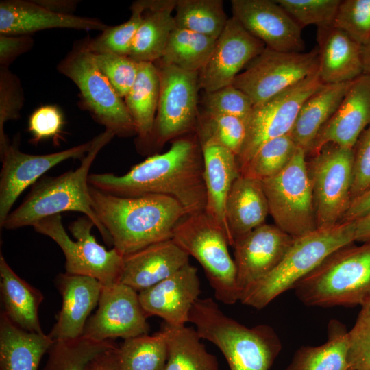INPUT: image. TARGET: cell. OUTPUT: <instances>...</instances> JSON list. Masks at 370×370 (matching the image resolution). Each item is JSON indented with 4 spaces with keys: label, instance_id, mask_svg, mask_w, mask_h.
I'll return each mask as SVG.
<instances>
[{
    "label": "cell",
    "instance_id": "5b68a950",
    "mask_svg": "<svg viewBox=\"0 0 370 370\" xmlns=\"http://www.w3.org/2000/svg\"><path fill=\"white\" fill-rule=\"evenodd\" d=\"M355 243L354 221L317 229L294 238L286 254L269 274L246 291L240 301L262 309L295 286L337 249Z\"/></svg>",
    "mask_w": 370,
    "mask_h": 370
},
{
    "label": "cell",
    "instance_id": "7c38bea8",
    "mask_svg": "<svg viewBox=\"0 0 370 370\" xmlns=\"http://www.w3.org/2000/svg\"><path fill=\"white\" fill-rule=\"evenodd\" d=\"M317 47L308 52L279 51L265 47L234 79L254 107L317 73Z\"/></svg>",
    "mask_w": 370,
    "mask_h": 370
},
{
    "label": "cell",
    "instance_id": "e0dca14e",
    "mask_svg": "<svg viewBox=\"0 0 370 370\" xmlns=\"http://www.w3.org/2000/svg\"><path fill=\"white\" fill-rule=\"evenodd\" d=\"M265 47L234 18H229L208 61L199 72V88L210 92L232 85L246 65Z\"/></svg>",
    "mask_w": 370,
    "mask_h": 370
},
{
    "label": "cell",
    "instance_id": "6f0895ef",
    "mask_svg": "<svg viewBox=\"0 0 370 370\" xmlns=\"http://www.w3.org/2000/svg\"><path fill=\"white\" fill-rule=\"evenodd\" d=\"M365 315H370V293L361 306L360 313Z\"/></svg>",
    "mask_w": 370,
    "mask_h": 370
},
{
    "label": "cell",
    "instance_id": "816d5d0a",
    "mask_svg": "<svg viewBox=\"0 0 370 370\" xmlns=\"http://www.w3.org/2000/svg\"><path fill=\"white\" fill-rule=\"evenodd\" d=\"M370 212V188L352 201L341 222L355 221Z\"/></svg>",
    "mask_w": 370,
    "mask_h": 370
},
{
    "label": "cell",
    "instance_id": "8992f818",
    "mask_svg": "<svg viewBox=\"0 0 370 370\" xmlns=\"http://www.w3.org/2000/svg\"><path fill=\"white\" fill-rule=\"evenodd\" d=\"M294 289L307 306H362L370 293V242L337 249Z\"/></svg>",
    "mask_w": 370,
    "mask_h": 370
},
{
    "label": "cell",
    "instance_id": "cb8c5ba5",
    "mask_svg": "<svg viewBox=\"0 0 370 370\" xmlns=\"http://www.w3.org/2000/svg\"><path fill=\"white\" fill-rule=\"evenodd\" d=\"M189 257L172 239L152 244L123 256L119 282L139 293L190 263Z\"/></svg>",
    "mask_w": 370,
    "mask_h": 370
},
{
    "label": "cell",
    "instance_id": "44dd1931",
    "mask_svg": "<svg viewBox=\"0 0 370 370\" xmlns=\"http://www.w3.org/2000/svg\"><path fill=\"white\" fill-rule=\"evenodd\" d=\"M200 282L197 269L187 264L156 285L138 293L146 316H157L171 326L189 322L191 309L199 298Z\"/></svg>",
    "mask_w": 370,
    "mask_h": 370
},
{
    "label": "cell",
    "instance_id": "ac0fdd59",
    "mask_svg": "<svg viewBox=\"0 0 370 370\" xmlns=\"http://www.w3.org/2000/svg\"><path fill=\"white\" fill-rule=\"evenodd\" d=\"M232 17L271 49L303 52L302 28L272 0H232Z\"/></svg>",
    "mask_w": 370,
    "mask_h": 370
},
{
    "label": "cell",
    "instance_id": "60d3db41",
    "mask_svg": "<svg viewBox=\"0 0 370 370\" xmlns=\"http://www.w3.org/2000/svg\"><path fill=\"white\" fill-rule=\"evenodd\" d=\"M195 132L214 140L237 157L246 137V123L236 116L204 112L199 115Z\"/></svg>",
    "mask_w": 370,
    "mask_h": 370
},
{
    "label": "cell",
    "instance_id": "484cf974",
    "mask_svg": "<svg viewBox=\"0 0 370 370\" xmlns=\"http://www.w3.org/2000/svg\"><path fill=\"white\" fill-rule=\"evenodd\" d=\"M318 75L323 84L351 82L363 73L361 46L332 25L317 27Z\"/></svg>",
    "mask_w": 370,
    "mask_h": 370
},
{
    "label": "cell",
    "instance_id": "ffe728a7",
    "mask_svg": "<svg viewBox=\"0 0 370 370\" xmlns=\"http://www.w3.org/2000/svg\"><path fill=\"white\" fill-rule=\"evenodd\" d=\"M369 125L370 75L362 73L351 82L341 103L317 134L308 154L313 156L330 144L353 149Z\"/></svg>",
    "mask_w": 370,
    "mask_h": 370
},
{
    "label": "cell",
    "instance_id": "74e56055",
    "mask_svg": "<svg viewBox=\"0 0 370 370\" xmlns=\"http://www.w3.org/2000/svg\"><path fill=\"white\" fill-rule=\"evenodd\" d=\"M118 345L112 340L96 341L84 336L54 341L43 370H86L99 354Z\"/></svg>",
    "mask_w": 370,
    "mask_h": 370
},
{
    "label": "cell",
    "instance_id": "7a4b0ae2",
    "mask_svg": "<svg viewBox=\"0 0 370 370\" xmlns=\"http://www.w3.org/2000/svg\"><path fill=\"white\" fill-rule=\"evenodd\" d=\"M90 195L113 247L123 256L171 239L176 225L188 215L180 202L166 195L121 197L90 185Z\"/></svg>",
    "mask_w": 370,
    "mask_h": 370
},
{
    "label": "cell",
    "instance_id": "e575fe53",
    "mask_svg": "<svg viewBox=\"0 0 370 370\" xmlns=\"http://www.w3.org/2000/svg\"><path fill=\"white\" fill-rule=\"evenodd\" d=\"M216 41L211 37L175 27L158 62L185 71L199 72L208 61Z\"/></svg>",
    "mask_w": 370,
    "mask_h": 370
},
{
    "label": "cell",
    "instance_id": "8fae6325",
    "mask_svg": "<svg viewBox=\"0 0 370 370\" xmlns=\"http://www.w3.org/2000/svg\"><path fill=\"white\" fill-rule=\"evenodd\" d=\"M307 161L317 229L341 222L352 201L354 148L330 144Z\"/></svg>",
    "mask_w": 370,
    "mask_h": 370
},
{
    "label": "cell",
    "instance_id": "f5cc1de1",
    "mask_svg": "<svg viewBox=\"0 0 370 370\" xmlns=\"http://www.w3.org/2000/svg\"><path fill=\"white\" fill-rule=\"evenodd\" d=\"M118 347L99 354L90 362L86 370H119Z\"/></svg>",
    "mask_w": 370,
    "mask_h": 370
},
{
    "label": "cell",
    "instance_id": "9c48e42d",
    "mask_svg": "<svg viewBox=\"0 0 370 370\" xmlns=\"http://www.w3.org/2000/svg\"><path fill=\"white\" fill-rule=\"evenodd\" d=\"M92 221L87 217L72 222L69 229L73 241L64 229L60 214L44 218L32 227L38 233L55 241L66 259V273L97 279L103 286L119 282L123 256L115 248L108 250L99 244L91 233Z\"/></svg>",
    "mask_w": 370,
    "mask_h": 370
},
{
    "label": "cell",
    "instance_id": "f6af8a7d",
    "mask_svg": "<svg viewBox=\"0 0 370 370\" xmlns=\"http://www.w3.org/2000/svg\"><path fill=\"white\" fill-rule=\"evenodd\" d=\"M203 101L205 112L236 116L245 123L254 109L250 98L232 84L206 92Z\"/></svg>",
    "mask_w": 370,
    "mask_h": 370
},
{
    "label": "cell",
    "instance_id": "ba28073f",
    "mask_svg": "<svg viewBox=\"0 0 370 370\" xmlns=\"http://www.w3.org/2000/svg\"><path fill=\"white\" fill-rule=\"evenodd\" d=\"M57 69L75 84L84 108L106 130L121 137L136 134L125 101L99 69L86 38L74 44Z\"/></svg>",
    "mask_w": 370,
    "mask_h": 370
},
{
    "label": "cell",
    "instance_id": "f546056e",
    "mask_svg": "<svg viewBox=\"0 0 370 370\" xmlns=\"http://www.w3.org/2000/svg\"><path fill=\"white\" fill-rule=\"evenodd\" d=\"M49 334L25 331L0 316V370H38L53 343Z\"/></svg>",
    "mask_w": 370,
    "mask_h": 370
},
{
    "label": "cell",
    "instance_id": "1f68e13d",
    "mask_svg": "<svg viewBox=\"0 0 370 370\" xmlns=\"http://www.w3.org/2000/svg\"><path fill=\"white\" fill-rule=\"evenodd\" d=\"M160 95V79L154 63L140 62L137 77L125 97L138 141L151 143Z\"/></svg>",
    "mask_w": 370,
    "mask_h": 370
},
{
    "label": "cell",
    "instance_id": "ab89813d",
    "mask_svg": "<svg viewBox=\"0 0 370 370\" xmlns=\"http://www.w3.org/2000/svg\"><path fill=\"white\" fill-rule=\"evenodd\" d=\"M130 18L122 24L108 26L95 38H86L87 46L93 53H114L129 56L135 34L147 10L145 0L134 1Z\"/></svg>",
    "mask_w": 370,
    "mask_h": 370
},
{
    "label": "cell",
    "instance_id": "52a82bcc",
    "mask_svg": "<svg viewBox=\"0 0 370 370\" xmlns=\"http://www.w3.org/2000/svg\"><path fill=\"white\" fill-rule=\"evenodd\" d=\"M201 265L215 298L225 304L239 301L236 269L223 228L205 211L186 215L171 238Z\"/></svg>",
    "mask_w": 370,
    "mask_h": 370
},
{
    "label": "cell",
    "instance_id": "f35d334b",
    "mask_svg": "<svg viewBox=\"0 0 370 370\" xmlns=\"http://www.w3.org/2000/svg\"><path fill=\"white\" fill-rule=\"evenodd\" d=\"M298 147L290 134L262 145L240 170V175L259 181L279 173L289 162Z\"/></svg>",
    "mask_w": 370,
    "mask_h": 370
},
{
    "label": "cell",
    "instance_id": "7dc6e473",
    "mask_svg": "<svg viewBox=\"0 0 370 370\" xmlns=\"http://www.w3.org/2000/svg\"><path fill=\"white\" fill-rule=\"evenodd\" d=\"M349 370H370V315L359 314L348 331Z\"/></svg>",
    "mask_w": 370,
    "mask_h": 370
},
{
    "label": "cell",
    "instance_id": "9a60e30c",
    "mask_svg": "<svg viewBox=\"0 0 370 370\" xmlns=\"http://www.w3.org/2000/svg\"><path fill=\"white\" fill-rule=\"evenodd\" d=\"M92 140L65 150L44 154L23 153L5 135L0 138L2 163L0 173V227L11 212L21 193L47 171L69 159H82L90 150Z\"/></svg>",
    "mask_w": 370,
    "mask_h": 370
},
{
    "label": "cell",
    "instance_id": "4316f807",
    "mask_svg": "<svg viewBox=\"0 0 370 370\" xmlns=\"http://www.w3.org/2000/svg\"><path fill=\"white\" fill-rule=\"evenodd\" d=\"M269 206L261 181L240 175L234 182L225 204V219L234 241L265 223Z\"/></svg>",
    "mask_w": 370,
    "mask_h": 370
},
{
    "label": "cell",
    "instance_id": "5bb4252c",
    "mask_svg": "<svg viewBox=\"0 0 370 370\" xmlns=\"http://www.w3.org/2000/svg\"><path fill=\"white\" fill-rule=\"evenodd\" d=\"M323 85L317 73L254 107L237 156L239 171L264 143L290 134L304 101Z\"/></svg>",
    "mask_w": 370,
    "mask_h": 370
},
{
    "label": "cell",
    "instance_id": "603a6c76",
    "mask_svg": "<svg viewBox=\"0 0 370 370\" xmlns=\"http://www.w3.org/2000/svg\"><path fill=\"white\" fill-rule=\"evenodd\" d=\"M108 27L98 18L52 12L34 0H3L0 2V34L29 35L52 28L103 32Z\"/></svg>",
    "mask_w": 370,
    "mask_h": 370
},
{
    "label": "cell",
    "instance_id": "d6986e66",
    "mask_svg": "<svg viewBox=\"0 0 370 370\" xmlns=\"http://www.w3.org/2000/svg\"><path fill=\"white\" fill-rule=\"evenodd\" d=\"M293 241L275 224L264 223L234 241L232 247L239 300L246 291L276 267Z\"/></svg>",
    "mask_w": 370,
    "mask_h": 370
},
{
    "label": "cell",
    "instance_id": "f907efd6",
    "mask_svg": "<svg viewBox=\"0 0 370 370\" xmlns=\"http://www.w3.org/2000/svg\"><path fill=\"white\" fill-rule=\"evenodd\" d=\"M34 45L29 35L0 34V66L8 67L20 55L29 51Z\"/></svg>",
    "mask_w": 370,
    "mask_h": 370
},
{
    "label": "cell",
    "instance_id": "83f0119b",
    "mask_svg": "<svg viewBox=\"0 0 370 370\" xmlns=\"http://www.w3.org/2000/svg\"><path fill=\"white\" fill-rule=\"evenodd\" d=\"M0 290L3 313L16 325L30 332L42 334L38 308L43 295L20 278L0 256Z\"/></svg>",
    "mask_w": 370,
    "mask_h": 370
},
{
    "label": "cell",
    "instance_id": "277c9868",
    "mask_svg": "<svg viewBox=\"0 0 370 370\" xmlns=\"http://www.w3.org/2000/svg\"><path fill=\"white\" fill-rule=\"evenodd\" d=\"M189 322L195 325L201 339L219 348L230 370H271L282 349L281 341L272 327H247L224 314L211 298L197 300Z\"/></svg>",
    "mask_w": 370,
    "mask_h": 370
},
{
    "label": "cell",
    "instance_id": "7402d4cb",
    "mask_svg": "<svg viewBox=\"0 0 370 370\" xmlns=\"http://www.w3.org/2000/svg\"><path fill=\"white\" fill-rule=\"evenodd\" d=\"M55 283L62 306L48 334L53 341L79 338L90 312L98 305L103 285L94 278L67 273H59Z\"/></svg>",
    "mask_w": 370,
    "mask_h": 370
},
{
    "label": "cell",
    "instance_id": "d6a6232c",
    "mask_svg": "<svg viewBox=\"0 0 370 370\" xmlns=\"http://www.w3.org/2000/svg\"><path fill=\"white\" fill-rule=\"evenodd\" d=\"M348 331L339 321L328 325L327 341L318 346H302L286 370H349Z\"/></svg>",
    "mask_w": 370,
    "mask_h": 370
},
{
    "label": "cell",
    "instance_id": "7bdbcfd3",
    "mask_svg": "<svg viewBox=\"0 0 370 370\" xmlns=\"http://www.w3.org/2000/svg\"><path fill=\"white\" fill-rule=\"evenodd\" d=\"M301 27L332 25L341 0H275Z\"/></svg>",
    "mask_w": 370,
    "mask_h": 370
},
{
    "label": "cell",
    "instance_id": "f1b7e54d",
    "mask_svg": "<svg viewBox=\"0 0 370 370\" xmlns=\"http://www.w3.org/2000/svg\"><path fill=\"white\" fill-rule=\"evenodd\" d=\"M176 1L146 0L147 12L134 38L129 55L131 58L138 62L155 63L162 58L175 27L172 13Z\"/></svg>",
    "mask_w": 370,
    "mask_h": 370
},
{
    "label": "cell",
    "instance_id": "30bf717a",
    "mask_svg": "<svg viewBox=\"0 0 370 370\" xmlns=\"http://www.w3.org/2000/svg\"><path fill=\"white\" fill-rule=\"evenodd\" d=\"M306 156L297 147L279 173L261 181L275 225L294 238L317 229Z\"/></svg>",
    "mask_w": 370,
    "mask_h": 370
},
{
    "label": "cell",
    "instance_id": "4fadbf2b",
    "mask_svg": "<svg viewBox=\"0 0 370 370\" xmlns=\"http://www.w3.org/2000/svg\"><path fill=\"white\" fill-rule=\"evenodd\" d=\"M160 79V95L151 143L156 147L195 132L199 121V72L154 63Z\"/></svg>",
    "mask_w": 370,
    "mask_h": 370
},
{
    "label": "cell",
    "instance_id": "8d00e7d4",
    "mask_svg": "<svg viewBox=\"0 0 370 370\" xmlns=\"http://www.w3.org/2000/svg\"><path fill=\"white\" fill-rule=\"evenodd\" d=\"M166 358V337L162 329L152 335L124 340L118 347L119 370H164Z\"/></svg>",
    "mask_w": 370,
    "mask_h": 370
},
{
    "label": "cell",
    "instance_id": "11a10c76",
    "mask_svg": "<svg viewBox=\"0 0 370 370\" xmlns=\"http://www.w3.org/2000/svg\"><path fill=\"white\" fill-rule=\"evenodd\" d=\"M353 221L355 227V242H370V212Z\"/></svg>",
    "mask_w": 370,
    "mask_h": 370
},
{
    "label": "cell",
    "instance_id": "4dcf8cb0",
    "mask_svg": "<svg viewBox=\"0 0 370 370\" xmlns=\"http://www.w3.org/2000/svg\"><path fill=\"white\" fill-rule=\"evenodd\" d=\"M351 82L323 85L301 106L290 135L306 154L321 128L337 110Z\"/></svg>",
    "mask_w": 370,
    "mask_h": 370
},
{
    "label": "cell",
    "instance_id": "bcb514c9",
    "mask_svg": "<svg viewBox=\"0 0 370 370\" xmlns=\"http://www.w3.org/2000/svg\"><path fill=\"white\" fill-rule=\"evenodd\" d=\"M25 97L18 77L8 67L0 66V138L6 134L5 123L20 117Z\"/></svg>",
    "mask_w": 370,
    "mask_h": 370
},
{
    "label": "cell",
    "instance_id": "6da1fadb",
    "mask_svg": "<svg viewBox=\"0 0 370 370\" xmlns=\"http://www.w3.org/2000/svg\"><path fill=\"white\" fill-rule=\"evenodd\" d=\"M88 183L121 197L166 195L180 202L188 214L204 212L206 206L203 156L196 132L175 139L166 151L149 156L122 175L92 173Z\"/></svg>",
    "mask_w": 370,
    "mask_h": 370
},
{
    "label": "cell",
    "instance_id": "db71d44e",
    "mask_svg": "<svg viewBox=\"0 0 370 370\" xmlns=\"http://www.w3.org/2000/svg\"><path fill=\"white\" fill-rule=\"evenodd\" d=\"M35 3L52 12L63 14H73L79 3L75 0H34Z\"/></svg>",
    "mask_w": 370,
    "mask_h": 370
},
{
    "label": "cell",
    "instance_id": "ee69618b",
    "mask_svg": "<svg viewBox=\"0 0 370 370\" xmlns=\"http://www.w3.org/2000/svg\"><path fill=\"white\" fill-rule=\"evenodd\" d=\"M95 62L117 94L125 98L138 75L140 62L127 56L94 53Z\"/></svg>",
    "mask_w": 370,
    "mask_h": 370
},
{
    "label": "cell",
    "instance_id": "3957f363",
    "mask_svg": "<svg viewBox=\"0 0 370 370\" xmlns=\"http://www.w3.org/2000/svg\"><path fill=\"white\" fill-rule=\"evenodd\" d=\"M115 136L105 130L93 139L92 145L75 170L58 176H45L32 186L24 201L11 212L1 227L15 230L32 226L37 221L64 212H78L90 219L110 245L111 238L100 223L92 205L88 183L89 171L101 149Z\"/></svg>",
    "mask_w": 370,
    "mask_h": 370
},
{
    "label": "cell",
    "instance_id": "2e32d148",
    "mask_svg": "<svg viewBox=\"0 0 370 370\" xmlns=\"http://www.w3.org/2000/svg\"><path fill=\"white\" fill-rule=\"evenodd\" d=\"M147 318L134 289L120 282L103 286L97 310L88 319L83 336L105 341L146 334L149 330Z\"/></svg>",
    "mask_w": 370,
    "mask_h": 370
},
{
    "label": "cell",
    "instance_id": "b9f144b4",
    "mask_svg": "<svg viewBox=\"0 0 370 370\" xmlns=\"http://www.w3.org/2000/svg\"><path fill=\"white\" fill-rule=\"evenodd\" d=\"M332 25L363 45L370 38V0L341 1Z\"/></svg>",
    "mask_w": 370,
    "mask_h": 370
},
{
    "label": "cell",
    "instance_id": "d4e9b609",
    "mask_svg": "<svg viewBox=\"0 0 370 370\" xmlns=\"http://www.w3.org/2000/svg\"><path fill=\"white\" fill-rule=\"evenodd\" d=\"M198 138L202 151L206 190L204 211L223 228L230 246L225 219V204L232 186L240 175L237 157L230 150L210 138L198 136Z\"/></svg>",
    "mask_w": 370,
    "mask_h": 370
},
{
    "label": "cell",
    "instance_id": "c3c4849f",
    "mask_svg": "<svg viewBox=\"0 0 370 370\" xmlns=\"http://www.w3.org/2000/svg\"><path fill=\"white\" fill-rule=\"evenodd\" d=\"M369 188L370 125L361 134L354 147L352 201L365 193Z\"/></svg>",
    "mask_w": 370,
    "mask_h": 370
},
{
    "label": "cell",
    "instance_id": "681fc988",
    "mask_svg": "<svg viewBox=\"0 0 370 370\" xmlns=\"http://www.w3.org/2000/svg\"><path fill=\"white\" fill-rule=\"evenodd\" d=\"M64 119L55 106H44L37 108L30 116L28 130L34 143L42 139L58 138L62 131Z\"/></svg>",
    "mask_w": 370,
    "mask_h": 370
},
{
    "label": "cell",
    "instance_id": "9f6ffc18",
    "mask_svg": "<svg viewBox=\"0 0 370 370\" xmlns=\"http://www.w3.org/2000/svg\"><path fill=\"white\" fill-rule=\"evenodd\" d=\"M363 73L370 75V38L361 46Z\"/></svg>",
    "mask_w": 370,
    "mask_h": 370
},
{
    "label": "cell",
    "instance_id": "836d02e7",
    "mask_svg": "<svg viewBox=\"0 0 370 370\" xmlns=\"http://www.w3.org/2000/svg\"><path fill=\"white\" fill-rule=\"evenodd\" d=\"M167 358L164 370H219L214 355L208 352L195 329L164 323Z\"/></svg>",
    "mask_w": 370,
    "mask_h": 370
},
{
    "label": "cell",
    "instance_id": "d590c367",
    "mask_svg": "<svg viewBox=\"0 0 370 370\" xmlns=\"http://www.w3.org/2000/svg\"><path fill=\"white\" fill-rule=\"evenodd\" d=\"M228 18L221 0H177L175 27L217 39L223 31Z\"/></svg>",
    "mask_w": 370,
    "mask_h": 370
}]
</instances>
